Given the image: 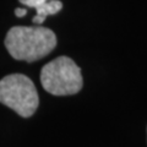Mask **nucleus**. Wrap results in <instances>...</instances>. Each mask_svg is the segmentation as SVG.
<instances>
[{"mask_svg": "<svg viewBox=\"0 0 147 147\" xmlns=\"http://www.w3.org/2000/svg\"><path fill=\"white\" fill-rule=\"evenodd\" d=\"M0 103L22 118H30L38 108L39 97L34 84L22 74H11L0 80Z\"/></svg>", "mask_w": 147, "mask_h": 147, "instance_id": "7ed1b4c3", "label": "nucleus"}, {"mask_svg": "<svg viewBox=\"0 0 147 147\" xmlns=\"http://www.w3.org/2000/svg\"><path fill=\"white\" fill-rule=\"evenodd\" d=\"M57 45V36L45 27L15 26L5 37V47L16 60L32 63L44 58Z\"/></svg>", "mask_w": 147, "mask_h": 147, "instance_id": "f257e3e1", "label": "nucleus"}, {"mask_svg": "<svg viewBox=\"0 0 147 147\" xmlns=\"http://www.w3.org/2000/svg\"><path fill=\"white\" fill-rule=\"evenodd\" d=\"M21 4H24L26 6H30V7H33V9H37L39 7L40 5H43L44 3H47L48 0H18Z\"/></svg>", "mask_w": 147, "mask_h": 147, "instance_id": "39448f33", "label": "nucleus"}, {"mask_svg": "<svg viewBox=\"0 0 147 147\" xmlns=\"http://www.w3.org/2000/svg\"><path fill=\"white\" fill-rule=\"evenodd\" d=\"M40 84L50 94L69 96L81 91L84 80L81 69L71 58L59 57L43 66Z\"/></svg>", "mask_w": 147, "mask_h": 147, "instance_id": "f03ea898", "label": "nucleus"}, {"mask_svg": "<svg viewBox=\"0 0 147 147\" xmlns=\"http://www.w3.org/2000/svg\"><path fill=\"white\" fill-rule=\"evenodd\" d=\"M63 9V3L59 0H48L43 5L36 9V16L32 18V22L36 25H40L45 21V18L49 15H55Z\"/></svg>", "mask_w": 147, "mask_h": 147, "instance_id": "20e7f679", "label": "nucleus"}, {"mask_svg": "<svg viewBox=\"0 0 147 147\" xmlns=\"http://www.w3.org/2000/svg\"><path fill=\"white\" fill-rule=\"evenodd\" d=\"M27 13V10L26 9H15V15L17 16V17H22V16H25Z\"/></svg>", "mask_w": 147, "mask_h": 147, "instance_id": "423d86ee", "label": "nucleus"}]
</instances>
